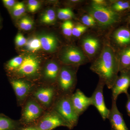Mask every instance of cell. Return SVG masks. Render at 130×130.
I'll return each instance as SVG.
<instances>
[{
	"label": "cell",
	"mask_w": 130,
	"mask_h": 130,
	"mask_svg": "<svg viewBox=\"0 0 130 130\" xmlns=\"http://www.w3.org/2000/svg\"><path fill=\"white\" fill-rule=\"evenodd\" d=\"M90 69L98 75L108 88L111 89L119 72L118 54L111 45L105 44Z\"/></svg>",
	"instance_id": "obj_1"
},
{
	"label": "cell",
	"mask_w": 130,
	"mask_h": 130,
	"mask_svg": "<svg viewBox=\"0 0 130 130\" xmlns=\"http://www.w3.org/2000/svg\"><path fill=\"white\" fill-rule=\"evenodd\" d=\"M43 64L42 58L35 53L25 54L23 63L18 69L8 75V78H25L37 83Z\"/></svg>",
	"instance_id": "obj_2"
},
{
	"label": "cell",
	"mask_w": 130,
	"mask_h": 130,
	"mask_svg": "<svg viewBox=\"0 0 130 130\" xmlns=\"http://www.w3.org/2000/svg\"><path fill=\"white\" fill-rule=\"evenodd\" d=\"M78 67L62 65L56 86L59 95H70L74 93L77 84Z\"/></svg>",
	"instance_id": "obj_3"
},
{
	"label": "cell",
	"mask_w": 130,
	"mask_h": 130,
	"mask_svg": "<svg viewBox=\"0 0 130 130\" xmlns=\"http://www.w3.org/2000/svg\"><path fill=\"white\" fill-rule=\"evenodd\" d=\"M56 85L36 83L30 96L45 110L51 109L59 96Z\"/></svg>",
	"instance_id": "obj_4"
},
{
	"label": "cell",
	"mask_w": 130,
	"mask_h": 130,
	"mask_svg": "<svg viewBox=\"0 0 130 130\" xmlns=\"http://www.w3.org/2000/svg\"><path fill=\"white\" fill-rule=\"evenodd\" d=\"M70 95H59L52 108L66 122L69 129H73L78 123L79 116L73 106Z\"/></svg>",
	"instance_id": "obj_5"
},
{
	"label": "cell",
	"mask_w": 130,
	"mask_h": 130,
	"mask_svg": "<svg viewBox=\"0 0 130 130\" xmlns=\"http://www.w3.org/2000/svg\"><path fill=\"white\" fill-rule=\"evenodd\" d=\"M21 107V117L19 120L24 126L35 125L46 111L31 96Z\"/></svg>",
	"instance_id": "obj_6"
},
{
	"label": "cell",
	"mask_w": 130,
	"mask_h": 130,
	"mask_svg": "<svg viewBox=\"0 0 130 130\" xmlns=\"http://www.w3.org/2000/svg\"><path fill=\"white\" fill-rule=\"evenodd\" d=\"M88 14L93 17L96 23L101 27H108L121 21L120 13L115 12L109 7L91 5L88 9Z\"/></svg>",
	"instance_id": "obj_7"
},
{
	"label": "cell",
	"mask_w": 130,
	"mask_h": 130,
	"mask_svg": "<svg viewBox=\"0 0 130 130\" xmlns=\"http://www.w3.org/2000/svg\"><path fill=\"white\" fill-rule=\"evenodd\" d=\"M86 56L83 50L78 47L68 46L61 51L59 60L62 65L78 67L87 62Z\"/></svg>",
	"instance_id": "obj_8"
},
{
	"label": "cell",
	"mask_w": 130,
	"mask_h": 130,
	"mask_svg": "<svg viewBox=\"0 0 130 130\" xmlns=\"http://www.w3.org/2000/svg\"><path fill=\"white\" fill-rule=\"evenodd\" d=\"M14 91L18 106L22 107L30 96L36 83L25 78H8Z\"/></svg>",
	"instance_id": "obj_9"
},
{
	"label": "cell",
	"mask_w": 130,
	"mask_h": 130,
	"mask_svg": "<svg viewBox=\"0 0 130 130\" xmlns=\"http://www.w3.org/2000/svg\"><path fill=\"white\" fill-rule=\"evenodd\" d=\"M35 126L40 130H53L60 126L69 129V125L63 118L52 108L46 110Z\"/></svg>",
	"instance_id": "obj_10"
},
{
	"label": "cell",
	"mask_w": 130,
	"mask_h": 130,
	"mask_svg": "<svg viewBox=\"0 0 130 130\" xmlns=\"http://www.w3.org/2000/svg\"><path fill=\"white\" fill-rule=\"evenodd\" d=\"M61 66V64L56 60L47 61L43 65L40 79L38 83L55 85Z\"/></svg>",
	"instance_id": "obj_11"
},
{
	"label": "cell",
	"mask_w": 130,
	"mask_h": 130,
	"mask_svg": "<svg viewBox=\"0 0 130 130\" xmlns=\"http://www.w3.org/2000/svg\"><path fill=\"white\" fill-rule=\"evenodd\" d=\"M105 85L104 83L100 79L90 97L92 105L95 107L104 121L108 119L110 112V109L107 108L105 104L103 96V89Z\"/></svg>",
	"instance_id": "obj_12"
},
{
	"label": "cell",
	"mask_w": 130,
	"mask_h": 130,
	"mask_svg": "<svg viewBox=\"0 0 130 130\" xmlns=\"http://www.w3.org/2000/svg\"><path fill=\"white\" fill-rule=\"evenodd\" d=\"M130 87V70L120 72L111 89L112 100L117 101L118 98L122 93L126 94Z\"/></svg>",
	"instance_id": "obj_13"
},
{
	"label": "cell",
	"mask_w": 130,
	"mask_h": 130,
	"mask_svg": "<svg viewBox=\"0 0 130 130\" xmlns=\"http://www.w3.org/2000/svg\"><path fill=\"white\" fill-rule=\"evenodd\" d=\"M71 101L75 111L79 116L92 105L91 98L86 96L79 89L71 96Z\"/></svg>",
	"instance_id": "obj_14"
},
{
	"label": "cell",
	"mask_w": 130,
	"mask_h": 130,
	"mask_svg": "<svg viewBox=\"0 0 130 130\" xmlns=\"http://www.w3.org/2000/svg\"><path fill=\"white\" fill-rule=\"evenodd\" d=\"M111 130H129L123 114L119 111L116 101L112 100V107L108 118Z\"/></svg>",
	"instance_id": "obj_15"
},
{
	"label": "cell",
	"mask_w": 130,
	"mask_h": 130,
	"mask_svg": "<svg viewBox=\"0 0 130 130\" xmlns=\"http://www.w3.org/2000/svg\"><path fill=\"white\" fill-rule=\"evenodd\" d=\"M101 42L97 38L87 36L81 41V46L84 53L89 59H92L97 54L101 48Z\"/></svg>",
	"instance_id": "obj_16"
},
{
	"label": "cell",
	"mask_w": 130,
	"mask_h": 130,
	"mask_svg": "<svg viewBox=\"0 0 130 130\" xmlns=\"http://www.w3.org/2000/svg\"><path fill=\"white\" fill-rule=\"evenodd\" d=\"M42 50L45 52H55L59 46V40L56 36L52 33H46L39 35Z\"/></svg>",
	"instance_id": "obj_17"
},
{
	"label": "cell",
	"mask_w": 130,
	"mask_h": 130,
	"mask_svg": "<svg viewBox=\"0 0 130 130\" xmlns=\"http://www.w3.org/2000/svg\"><path fill=\"white\" fill-rule=\"evenodd\" d=\"M112 37L115 44L122 49L130 46V30L127 27L123 26L116 29Z\"/></svg>",
	"instance_id": "obj_18"
},
{
	"label": "cell",
	"mask_w": 130,
	"mask_h": 130,
	"mask_svg": "<svg viewBox=\"0 0 130 130\" xmlns=\"http://www.w3.org/2000/svg\"><path fill=\"white\" fill-rule=\"evenodd\" d=\"M19 120H14L0 113V130H17L23 127Z\"/></svg>",
	"instance_id": "obj_19"
},
{
	"label": "cell",
	"mask_w": 130,
	"mask_h": 130,
	"mask_svg": "<svg viewBox=\"0 0 130 130\" xmlns=\"http://www.w3.org/2000/svg\"><path fill=\"white\" fill-rule=\"evenodd\" d=\"M119 72L130 70V46L122 49L118 54Z\"/></svg>",
	"instance_id": "obj_20"
},
{
	"label": "cell",
	"mask_w": 130,
	"mask_h": 130,
	"mask_svg": "<svg viewBox=\"0 0 130 130\" xmlns=\"http://www.w3.org/2000/svg\"><path fill=\"white\" fill-rule=\"evenodd\" d=\"M25 54L20 55L9 60L5 64L4 68L7 76L18 69L23 61Z\"/></svg>",
	"instance_id": "obj_21"
},
{
	"label": "cell",
	"mask_w": 130,
	"mask_h": 130,
	"mask_svg": "<svg viewBox=\"0 0 130 130\" xmlns=\"http://www.w3.org/2000/svg\"><path fill=\"white\" fill-rule=\"evenodd\" d=\"M23 47L26 51L31 53H35L41 50V44L39 35L32 36L27 39L26 44Z\"/></svg>",
	"instance_id": "obj_22"
},
{
	"label": "cell",
	"mask_w": 130,
	"mask_h": 130,
	"mask_svg": "<svg viewBox=\"0 0 130 130\" xmlns=\"http://www.w3.org/2000/svg\"><path fill=\"white\" fill-rule=\"evenodd\" d=\"M56 12L53 8H48L44 11L40 16V22L45 25H53L56 20Z\"/></svg>",
	"instance_id": "obj_23"
},
{
	"label": "cell",
	"mask_w": 130,
	"mask_h": 130,
	"mask_svg": "<svg viewBox=\"0 0 130 130\" xmlns=\"http://www.w3.org/2000/svg\"><path fill=\"white\" fill-rule=\"evenodd\" d=\"M25 11V6L24 3L18 2L9 13L14 19H19L24 16Z\"/></svg>",
	"instance_id": "obj_24"
},
{
	"label": "cell",
	"mask_w": 130,
	"mask_h": 130,
	"mask_svg": "<svg viewBox=\"0 0 130 130\" xmlns=\"http://www.w3.org/2000/svg\"><path fill=\"white\" fill-rule=\"evenodd\" d=\"M35 25L34 20L30 17L25 16L20 19L18 22L19 28L22 30L28 31L31 30Z\"/></svg>",
	"instance_id": "obj_25"
},
{
	"label": "cell",
	"mask_w": 130,
	"mask_h": 130,
	"mask_svg": "<svg viewBox=\"0 0 130 130\" xmlns=\"http://www.w3.org/2000/svg\"><path fill=\"white\" fill-rule=\"evenodd\" d=\"M111 8L115 12L119 13L130 9V2L118 1L112 3Z\"/></svg>",
	"instance_id": "obj_26"
},
{
	"label": "cell",
	"mask_w": 130,
	"mask_h": 130,
	"mask_svg": "<svg viewBox=\"0 0 130 130\" xmlns=\"http://www.w3.org/2000/svg\"><path fill=\"white\" fill-rule=\"evenodd\" d=\"M57 16L58 18L64 21L70 20L74 18V13L70 8H60L58 10Z\"/></svg>",
	"instance_id": "obj_27"
},
{
	"label": "cell",
	"mask_w": 130,
	"mask_h": 130,
	"mask_svg": "<svg viewBox=\"0 0 130 130\" xmlns=\"http://www.w3.org/2000/svg\"><path fill=\"white\" fill-rule=\"evenodd\" d=\"M74 26L72 21L71 20L64 21L61 24V29L63 35L68 37L72 36Z\"/></svg>",
	"instance_id": "obj_28"
},
{
	"label": "cell",
	"mask_w": 130,
	"mask_h": 130,
	"mask_svg": "<svg viewBox=\"0 0 130 130\" xmlns=\"http://www.w3.org/2000/svg\"><path fill=\"white\" fill-rule=\"evenodd\" d=\"M87 29L88 27L83 24H77L73 27L72 36L75 37H79L86 32Z\"/></svg>",
	"instance_id": "obj_29"
},
{
	"label": "cell",
	"mask_w": 130,
	"mask_h": 130,
	"mask_svg": "<svg viewBox=\"0 0 130 130\" xmlns=\"http://www.w3.org/2000/svg\"><path fill=\"white\" fill-rule=\"evenodd\" d=\"M41 6V3L36 0H29L27 4V10L31 13H35L38 11Z\"/></svg>",
	"instance_id": "obj_30"
},
{
	"label": "cell",
	"mask_w": 130,
	"mask_h": 130,
	"mask_svg": "<svg viewBox=\"0 0 130 130\" xmlns=\"http://www.w3.org/2000/svg\"><path fill=\"white\" fill-rule=\"evenodd\" d=\"M81 21L83 25L87 27L94 26L96 24L94 19L89 14H85L82 16Z\"/></svg>",
	"instance_id": "obj_31"
},
{
	"label": "cell",
	"mask_w": 130,
	"mask_h": 130,
	"mask_svg": "<svg viewBox=\"0 0 130 130\" xmlns=\"http://www.w3.org/2000/svg\"><path fill=\"white\" fill-rule=\"evenodd\" d=\"M15 44L17 47H21L25 46L27 42V39L21 32L17 34L14 40Z\"/></svg>",
	"instance_id": "obj_32"
},
{
	"label": "cell",
	"mask_w": 130,
	"mask_h": 130,
	"mask_svg": "<svg viewBox=\"0 0 130 130\" xmlns=\"http://www.w3.org/2000/svg\"><path fill=\"white\" fill-rule=\"evenodd\" d=\"M2 1L4 6L9 12L18 2L15 0H3Z\"/></svg>",
	"instance_id": "obj_33"
},
{
	"label": "cell",
	"mask_w": 130,
	"mask_h": 130,
	"mask_svg": "<svg viewBox=\"0 0 130 130\" xmlns=\"http://www.w3.org/2000/svg\"><path fill=\"white\" fill-rule=\"evenodd\" d=\"M91 5L98 6L108 7L107 2L104 0H93Z\"/></svg>",
	"instance_id": "obj_34"
},
{
	"label": "cell",
	"mask_w": 130,
	"mask_h": 130,
	"mask_svg": "<svg viewBox=\"0 0 130 130\" xmlns=\"http://www.w3.org/2000/svg\"><path fill=\"white\" fill-rule=\"evenodd\" d=\"M127 96V100L126 104V109L128 116L130 117V94L127 93L126 94Z\"/></svg>",
	"instance_id": "obj_35"
},
{
	"label": "cell",
	"mask_w": 130,
	"mask_h": 130,
	"mask_svg": "<svg viewBox=\"0 0 130 130\" xmlns=\"http://www.w3.org/2000/svg\"><path fill=\"white\" fill-rule=\"evenodd\" d=\"M17 130H40L35 125L23 126Z\"/></svg>",
	"instance_id": "obj_36"
},
{
	"label": "cell",
	"mask_w": 130,
	"mask_h": 130,
	"mask_svg": "<svg viewBox=\"0 0 130 130\" xmlns=\"http://www.w3.org/2000/svg\"><path fill=\"white\" fill-rule=\"evenodd\" d=\"M2 19L0 14V29L2 28Z\"/></svg>",
	"instance_id": "obj_37"
},
{
	"label": "cell",
	"mask_w": 130,
	"mask_h": 130,
	"mask_svg": "<svg viewBox=\"0 0 130 130\" xmlns=\"http://www.w3.org/2000/svg\"><path fill=\"white\" fill-rule=\"evenodd\" d=\"M128 20H129V22L130 24V16L129 17V19H128Z\"/></svg>",
	"instance_id": "obj_38"
}]
</instances>
